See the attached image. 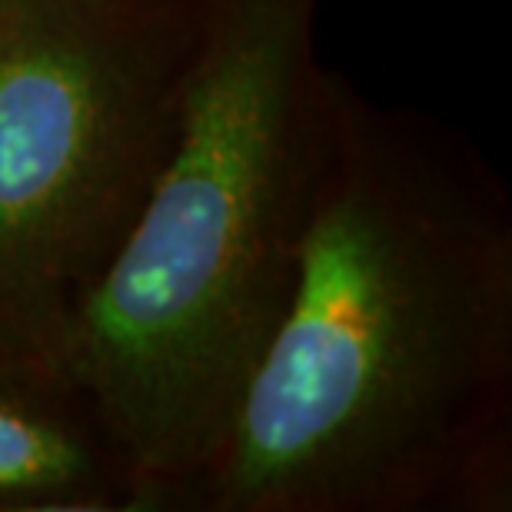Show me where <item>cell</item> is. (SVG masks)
I'll list each match as a JSON object with an SVG mask.
<instances>
[{"mask_svg":"<svg viewBox=\"0 0 512 512\" xmlns=\"http://www.w3.org/2000/svg\"><path fill=\"white\" fill-rule=\"evenodd\" d=\"M512 509V193L330 70L290 303L180 512Z\"/></svg>","mask_w":512,"mask_h":512,"instance_id":"1","label":"cell"},{"mask_svg":"<svg viewBox=\"0 0 512 512\" xmlns=\"http://www.w3.org/2000/svg\"><path fill=\"white\" fill-rule=\"evenodd\" d=\"M313 17L220 0L180 137L60 346L143 512H180L290 303L330 127Z\"/></svg>","mask_w":512,"mask_h":512,"instance_id":"2","label":"cell"},{"mask_svg":"<svg viewBox=\"0 0 512 512\" xmlns=\"http://www.w3.org/2000/svg\"><path fill=\"white\" fill-rule=\"evenodd\" d=\"M220 0H0V353L57 366L187 117Z\"/></svg>","mask_w":512,"mask_h":512,"instance_id":"3","label":"cell"},{"mask_svg":"<svg viewBox=\"0 0 512 512\" xmlns=\"http://www.w3.org/2000/svg\"><path fill=\"white\" fill-rule=\"evenodd\" d=\"M0 512H143L64 373L14 353H0Z\"/></svg>","mask_w":512,"mask_h":512,"instance_id":"4","label":"cell"}]
</instances>
